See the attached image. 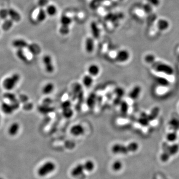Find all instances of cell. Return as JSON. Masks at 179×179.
Returning a JSON list of instances; mask_svg holds the SVG:
<instances>
[{
  "instance_id": "cell-1",
  "label": "cell",
  "mask_w": 179,
  "mask_h": 179,
  "mask_svg": "<svg viewBox=\"0 0 179 179\" xmlns=\"http://www.w3.org/2000/svg\"><path fill=\"white\" fill-rule=\"evenodd\" d=\"M138 148V144L136 142H130L127 145L116 143L112 145L111 151L114 154H127L129 152H135Z\"/></svg>"
},
{
  "instance_id": "cell-2",
  "label": "cell",
  "mask_w": 179,
  "mask_h": 179,
  "mask_svg": "<svg viewBox=\"0 0 179 179\" xmlns=\"http://www.w3.org/2000/svg\"><path fill=\"white\" fill-rule=\"evenodd\" d=\"M20 79V76L18 73H14L10 76L8 77L3 82V86L7 91L13 90L16 87Z\"/></svg>"
},
{
  "instance_id": "cell-3",
  "label": "cell",
  "mask_w": 179,
  "mask_h": 179,
  "mask_svg": "<svg viewBox=\"0 0 179 179\" xmlns=\"http://www.w3.org/2000/svg\"><path fill=\"white\" fill-rule=\"evenodd\" d=\"M55 164L52 161H48L43 163L37 170V174L40 177H46L56 169Z\"/></svg>"
},
{
  "instance_id": "cell-4",
  "label": "cell",
  "mask_w": 179,
  "mask_h": 179,
  "mask_svg": "<svg viewBox=\"0 0 179 179\" xmlns=\"http://www.w3.org/2000/svg\"><path fill=\"white\" fill-rule=\"evenodd\" d=\"M151 65L152 68L158 72L163 73L168 75H171L174 73V70L172 67L160 61H157L155 60Z\"/></svg>"
},
{
  "instance_id": "cell-5",
  "label": "cell",
  "mask_w": 179,
  "mask_h": 179,
  "mask_svg": "<svg viewBox=\"0 0 179 179\" xmlns=\"http://www.w3.org/2000/svg\"><path fill=\"white\" fill-rule=\"evenodd\" d=\"M42 63L44 69L48 74H52L55 71V66L54 64L52 57L49 54H46L42 58Z\"/></svg>"
},
{
  "instance_id": "cell-6",
  "label": "cell",
  "mask_w": 179,
  "mask_h": 179,
  "mask_svg": "<svg viewBox=\"0 0 179 179\" xmlns=\"http://www.w3.org/2000/svg\"><path fill=\"white\" fill-rule=\"evenodd\" d=\"M130 54L127 49H121L116 52L115 60L119 63H125L129 59Z\"/></svg>"
},
{
  "instance_id": "cell-7",
  "label": "cell",
  "mask_w": 179,
  "mask_h": 179,
  "mask_svg": "<svg viewBox=\"0 0 179 179\" xmlns=\"http://www.w3.org/2000/svg\"><path fill=\"white\" fill-rule=\"evenodd\" d=\"M163 151L167 152L171 156L175 155L178 153L179 150V145L178 144H173L169 145L166 142L162 144Z\"/></svg>"
},
{
  "instance_id": "cell-8",
  "label": "cell",
  "mask_w": 179,
  "mask_h": 179,
  "mask_svg": "<svg viewBox=\"0 0 179 179\" xmlns=\"http://www.w3.org/2000/svg\"><path fill=\"white\" fill-rule=\"evenodd\" d=\"M70 133L72 135L76 137H79L84 135L85 133V129L82 124H74L72 125L70 129Z\"/></svg>"
},
{
  "instance_id": "cell-9",
  "label": "cell",
  "mask_w": 179,
  "mask_h": 179,
  "mask_svg": "<svg viewBox=\"0 0 179 179\" xmlns=\"http://www.w3.org/2000/svg\"><path fill=\"white\" fill-rule=\"evenodd\" d=\"M86 171L84 164H79L74 167L71 172V176L75 178H79L83 176L84 172Z\"/></svg>"
},
{
  "instance_id": "cell-10",
  "label": "cell",
  "mask_w": 179,
  "mask_h": 179,
  "mask_svg": "<svg viewBox=\"0 0 179 179\" xmlns=\"http://www.w3.org/2000/svg\"><path fill=\"white\" fill-rule=\"evenodd\" d=\"M95 47V43L94 38L92 37H87L85 41V49L86 52L91 54L93 52Z\"/></svg>"
},
{
  "instance_id": "cell-11",
  "label": "cell",
  "mask_w": 179,
  "mask_h": 179,
  "mask_svg": "<svg viewBox=\"0 0 179 179\" xmlns=\"http://www.w3.org/2000/svg\"><path fill=\"white\" fill-rule=\"evenodd\" d=\"M87 71L88 74L93 77L98 76L100 73V67L97 64H91L88 67Z\"/></svg>"
},
{
  "instance_id": "cell-12",
  "label": "cell",
  "mask_w": 179,
  "mask_h": 179,
  "mask_svg": "<svg viewBox=\"0 0 179 179\" xmlns=\"http://www.w3.org/2000/svg\"><path fill=\"white\" fill-rule=\"evenodd\" d=\"M55 90V85L52 82H48L42 88V93L44 95H49Z\"/></svg>"
},
{
  "instance_id": "cell-13",
  "label": "cell",
  "mask_w": 179,
  "mask_h": 179,
  "mask_svg": "<svg viewBox=\"0 0 179 179\" xmlns=\"http://www.w3.org/2000/svg\"><path fill=\"white\" fill-rule=\"evenodd\" d=\"M141 88L139 86H135L131 90L129 93V97L133 100L137 99L141 93Z\"/></svg>"
},
{
  "instance_id": "cell-14",
  "label": "cell",
  "mask_w": 179,
  "mask_h": 179,
  "mask_svg": "<svg viewBox=\"0 0 179 179\" xmlns=\"http://www.w3.org/2000/svg\"><path fill=\"white\" fill-rule=\"evenodd\" d=\"M83 85L87 88L91 87L94 83V77L89 74L84 76L82 80Z\"/></svg>"
},
{
  "instance_id": "cell-15",
  "label": "cell",
  "mask_w": 179,
  "mask_h": 179,
  "mask_svg": "<svg viewBox=\"0 0 179 179\" xmlns=\"http://www.w3.org/2000/svg\"><path fill=\"white\" fill-rule=\"evenodd\" d=\"M1 109L3 112L7 115H10L13 113L16 110L14 109L13 106L11 103H8L6 102L3 103L1 105Z\"/></svg>"
},
{
  "instance_id": "cell-16",
  "label": "cell",
  "mask_w": 179,
  "mask_h": 179,
  "mask_svg": "<svg viewBox=\"0 0 179 179\" xmlns=\"http://www.w3.org/2000/svg\"><path fill=\"white\" fill-rule=\"evenodd\" d=\"M158 30L161 31H165L169 29L170 26V23L168 20L165 19H159L157 23Z\"/></svg>"
},
{
  "instance_id": "cell-17",
  "label": "cell",
  "mask_w": 179,
  "mask_h": 179,
  "mask_svg": "<svg viewBox=\"0 0 179 179\" xmlns=\"http://www.w3.org/2000/svg\"><path fill=\"white\" fill-rule=\"evenodd\" d=\"M13 46L17 49H23L27 48L29 43L25 41L22 39H18L13 41Z\"/></svg>"
},
{
  "instance_id": "cell-18",
  "label": "cell",
  "mask_w": 179,
  "mask_h": 179,
  "mask_svg": "<svg viewBox=\"0 0 179 179\" xmlns=\"http://www.w3.org/2000/svg\"><path fill=\"white\" fill-rule=\"evenodd\" d=\"M139 124L142 125L143 127H146L149 125L150 120L149 119V116L146 112H142L140 115L138 119Z\"/></svg>"
},
{
  "instance_id": "cell-19",
  "label": "cell",
  "mask_w": 179,
  "mask_h": 179,
  "mask_svg": "<svg viewBox=\"0 0 179 179\" xmlns=\"http://www.w3.org/2000/svg\"><path fill=\"white\" fill-rule=\"evenodd\" d=\"M20 129V125L18 122L12 123L8 128V133L11 136H16L18 134Z\"/></svg>"
},
{
  "instance_id": "cell-20",
  "label": "cell",
  "mask_w": 179,
  "mask_h": 179,
  "mask_svg": "<svg viewBox=\"0 0 179 179\" xmlns=\"http://www.w3.org/2000/svg\"><path fill=\"white\" fill-rule=\"evenodd\" d=\"M8 17L14 22H18L20 21L21 19V16L17 11L13 8H9L8 9Z\"/></svg>"
},
{
  "instance_id": "cell-21",
  "label": "cell",
  "mask_w": 179,
  "mask_h": 179,
  "mask_svg": "<svg viewBox=\"0 0 179 179\" xmlns=\"http://www.w3.org/2000/svg\"><path fill=\"white\" fill-rule=\"evenodd\" d=\"M28 51L32 55H37L41 53V49L40 46L36 43L29 44L27 47Z\"/></svg>"
},
{
  "instance_id": "cell-22",
  "label": "cell",
  "mask_w": 179,
  "mask_h": 179,
  "mask_svg": "<svg viewBox=\"0 0 179 179\" xmlns=\"http://www.w3.org/2000/svg\"><path fill=\"white\" fill-rule=\"evenodd\" d=\"M45 9L48 16H52V17L55 16L57 12V8L56 6L53 4H48L46 7Z\"/></svg>"
},
{
  "instance_id": "cell-23",
  "label": "cell",
  "mask_w": 179,
  "mask_h": 179,
  "mask_svg": "<svg viewBox=\"0 0 179 179\" xmlns=\"http://www.w3.org/2000/svg\"><path fill=\"white\" fill-rule=\"evenodd\" d=\"M99 26H98L97 23H91V31H92V35H93L94 38H98V37H100L101 29H99Z\"/></svg>"
},
{
  "instance_id": "cell-24",
  "label": "cell",
  "mask_w": 179,
  "mask_h": 179,
  "mask_svg": "<svg viewBox=\"0 0 179 179\" xmlns=\"http://www.w3.org/2000/svg\"><path fill=\"white\" fill-rule=\"evenodd\" d=\"M169 125L172 131L177 132L179 130V119L176 118H172L169 122Z\"/></svg>"
},
{
  "instance_id": "cell-25",
  "label": "cell",
  "mask_w": 179,
  "mask_h": 179,
  "mask_svg": "<svg viewBox=\"0 0 179 179\" xmlns=\"http://www.w3.org/2000/svg\"><path fill=\"white\" fill-rule=\"evenodd\" d=\"M47 16H48L46 12L45 8H40L38 12V15L36 18V21L39 23H42L44 22L46 19Z\"/></svg>"
},
{
  "instance_id": "cell-26",
  "label": "cell",
  "mask_w": 179,
  "mask_h": 179,
  "mask_svg": "<svg viewBox=\"0 0 179 179\" xmlns=\"http://www.w3.org/2000/svg\"><path fill=\"white\" fill-rule=\"evenodd\" d=\"M159 112H160V108L158 106H155L152 109L150 113L148 114L150 122L154 121L158 117Z\"/></svg>"
},
{
  "instance_id": "cell-27",
  "label": "cell",
  "mask_w": 179,
  "mask_h": 179,
  "mask_svg": "<svg viewBox=\"0 0 179 179\" xmlns=\"http://www.w3.org/2000/svg\"><path fill=\"white\" fill-rule=\"evenodd\" d=\"M16 54H17V57L23 62H28L29 61V59L26 56V54L24 52V49H18L17 50Z\"/></svg>"
},
{
  "instance_id": "cell-28",
  "label": "cell",
  "mask_w": 179,
  "mask_h": 179,
  "mask_svg": "<svg viewBox=\"0 0 179 179\" xmlns=\"http://www.w3.org/2000/svg\"><path fill=\"white\" fill-rule=\"evenodd\" d=\"M13 20H12L11 19H5L2 25V28L3 30H4V31L9 30L13 25Z\"/></svg>"
},
{
  "instance_id": "cell-29",
  "label": "cell",
  "mask_w": 179,
  "mask_h": 179,
  "mask_svg": "<svg viewBox=\"0 0 179 179\" xmlns=\"http://www.w3.org/2000/svg\"><path fill=\"white\" fill-rule=\"evenodd\" d=\"M60 23L61 24H63V25H69L73 22V19H72L70 17H68L65 14H64L61 16L60 18Z\"/></svg>"
},
{
  "instance_id": "cell-30",
  "label": "cell",
  "mask_w": 179,
  "mask_h": 179,
  "mask_svg": "<svg viewBox=\"0 0 179 179\" xmlns=\"http://www.w3.org/2000/svg\"><path fill=\"white\" fill-rule=\"evenodd\" d=\"M95 101H96V96L95 95L91 94L87 99V105L89 108H92L95 105Z\"/></svg>"
},
{
  "instance_id": "cell-31",
  "label": "cell",
  "mask_w": 179,
  "mask_h": 179,
  "mask_svg": "<svg viewBox=\"0 0 179 179\" xmlns=\"http://www.w3.org/2000/svg\"><path fill=\"white\" fill-rule=\"evenodd\" d=\"M86 170L87 172H92L95 168V163L92 160H89L84 163Z\"/></svg>"
},
{
  "instance_id": "cell-32",
  "label": "cell",
  "mask_w": 179,
  "mask_h": 179,
  "mask_svg": "<svg viewBox=\"0 0 179 179\" xmlns=\"http://www.w3.org/2000/svg\"><path fill=\"white\" fill-rule=\"evenodd\" d=\"M70 29L69 25H63L61 24L59 29V32L60 34L63 35H66L69 34Z\"/></svg>"
},
{
  "instance_id": "cell-33",
  "label": "cell",
  "mask_w": 179,
  "mask_h": 179,
  "mask_svg": "<svg viewBox=\"0 0 179 179\" xmlns=\"http://www.w3.org/2000/svg\"><path fill=\"white\" fill-rule=\"evenodd\" d=\"M123 167V164L120 160H116L112 165V169L115 171H119L122 170Z\"/></svg>"
},
{
  "instance_id": "cell-34",
  "label": "cell",
  "mask_w": 179,
  "mask_h": 179,
  "mask_svg": "<svg viewBox=\"0 0 179 179\" xmlns=\"http://www.w3.org/2000/svg\"><path fill=\"white\" fill-rule=\"evenodd\" d=\"M166 138H167V140L169 142H174L177 138V132L172 131V132L168 133L166 136Z\"/></svg>"
},
{
  "instance_id": "cell-35",
  "label": "cell",
  "mask_w": 179,
  "mask_h": 179,
  "mask_svg": "<svg viewBox=\"0 0 179 179\" xmlns=\"http://www.w3.org/2000/svg\"><path fill=\"white\" fill-rule=\"evenodd\" d=\"M63 110V115L66 118H70L73 116V111L71 107L65 108V109H62Z\"/></svg>"
},
{
  "instance_id": "cell-36",
  "label": "cell",
  "mask_w": 179,
  "mask_h": 179,
  "mask_svg": "<svg viewBox=\"0 0 179 179\" xmlns=\"http://www.w3.org/2000/svg\"><path fill=\"white\" fill-rule=\"evenodd\" d=\"M86 18V14L82 11H78L75 12V19L78 21H82Z\"/></svg>"
},
{
  "instance_id": "cell-37",
  "label": "cell",
  "mask_w": 179,
  "mask_h": 179,
  "mask_svg": "<svg viewBox=\"0 0 179 179\" xmlns=\"http://www.w3.org/2000/svg\"><path fill=\"white\" fill-rule=\"evenodd\" d=\"M114 93L117 98H121V99L124 97V94H125V91L124 89L122 87L116 88L114 91Z\"/></svg>"
},
{
  "instance_id": "cell-38",
  "label": "cell",
  "mask_w": 179,
  "mask_h": 179,
  "mask_svg": "<svg viewBox=\"0 0 179 179\" xmlns=\"http://www.w3.org/2000/svg\"><path fill=\"white\" fill-rule=\"evenodd\" d=\"M4 97L6 98V99L9 100L10 103H13V102L18 100L16 98V95L12 93H10V92H8V93L5 94Z\"/></svg>"
},
{
  "instance_id": "cell-39",
  "label": "cell",
  "mask_w": 179,
  "mask_h": 179,
  "mask_svg": "<svg viewBox=\"0 0 179 179\" xmlns=\"http://www.w3.org/2000/svg\"><path fill=\"white\" fill-rule=\"evenodd\" d=\"M157 82L162 86H168L170 85V83L169 81L165 79L164 78L162 77H157L156 79Z\"/></svg>"
},
{
  "instance_id": "cell-40",
  "label": "cell",
  "mask_w": 179,
  "mask_h": 179,
  "mask_svg": "<svg viewBox=\"0 0 179 179\" xmlns=\"http://www.w3.org/2000/svg\"><path fill=\"white\" fill-rule=\"evenodd\" d=\"M120 108H121V111L123 113H127L129 109V106L128 105V103L125 101H122V103L119 105Z\"/></svg>"
},
{
  "instance_id": "cell-41",
  "label": "cell",
  "mask_w": 179,
  "mask_h": 179,
  "mask_svg": "<svg viewBox=\"0 0 179 179\" xmlns=\"http://www.w3.org/2000/svg\"><path fill=\"white\" fill-rule=\"evenodd\" d=\"M8 17V9L6 8H2L0 10V18L2 19H7Z\"/></svg>"
},
{
  "instance_id": "cell-42",
  "label": "cell",
  "mask_w": 179,
  "mask_h": 179,
  "mask_svg": "<svg viewBox=\"0 0 179 179\" xmlns=\"http://www.w3.org/2000/svg\"><path fill=\"white\" fill-rule=\"evenodd\" d=\"M170 156L171 155H170L167 152L163 151V153L161 154V156H160V159L161 161L163 162H166L168 161Z\"/></svg>"
},
{
  "instance_id": "cell-43",
  "label": "cell",
  "mask_w": 179,
  "mask_h": 179,
  "mask_svg": "<svg viewBox=\"0 0 179 179\" xmlns=\"http://www.w3.org/2000/svg\"><path fill=\"white\" fill-rule=\"evenodd\" d=\"M49 4V0H38L37 1V5L40 8H46Z\"/></svg>"
},
{
  "instance_id": "cell-44",
  "label": "cell",
  "mask_w": 179,
  "mask_h": 179,
  "mask_svg": "<svg viewBox=\"0 0 179 179\" xmlns=\"http://www.w3.org/2000/svg\"><path fill=\"white\" fill-rule=\"evenodd\" d=\"M155 60V56H154L153 54H147V55L145 57V61L147 62V63H148L150 64L152 63H153Z\"/></svg>"
},
{
  "instance_id": "cell-45",
  "label": "cell",
  "mask_w": 179,
  "mask_h": 179,
  "mask_svg": "<svg viewBox=\"0 0 179 179\" xmlns=\"http://www.w3.org/2000/svg\"><path fill=\"white\" fill-rule=\"evenodd\" d=\"M143 10L145 13H150L153 10V7L147 3L143 5Z\"/></svg>"
},
{
  "instance_id": "cell-46",
  "label": "cell",
  "mask_w": 179,
  "mask_h": 179,
  "mask_svg": "<svg viewBox=\"0 0 179 179\" xmlns=\"http://www.w3.org/2000/svg\"><path fill=\"white\" fill-rule=\"evenodd\" d=\"M147 3L151 5L152 7H158L160 4V0H146Z\"/></svg>"
},
{
  "instance_id": "cell-47",
  "label": "cell",
  "mask_w": 179,
  "mask_h": 179,
  "mask_svg": "<svg viewBox=\"0 0 179 179\" xmlns=\"http://www.w3.org/2000/svg\"><path fill=\"white\" fill-rule=\"evenodd\" d=\"M61 107H62V109L71 107V103L70 101L65 100V101H63L61 104Z\"/></svg>"
},
{
  "instance_id": "cell-48",
  "label": "cell",
  "mask_w": 179,
  "mask_h": 179,
  "mask_svg": "<svg viewBox=\"0 0 179 179\" xmlns=\"http://www.w3.org/2000/svg\"><path fill=\"white\" fill-rule=\"evenodd\" d=\"M28 99H29V98H28V97H27L26 95H21L19 100L22 101V102L25 103V102L28 101Z\"/></svg>"
},
{
  "instance_id": "cell-49",
  "label": "cell",
  "mask_w": 179,
  "mask_h": 179,
  "mask_svg": "<svg viewBox=\"0 0 179 179\" xmlns=\"http://www.w3.org/2000/svg\"><path fill=\"white\" fill-rule=\"evenodd\" d=\"M0 179H3V178H2V177H0Z\"/></svg>"
},
{
  "instance_id": "cell-50",
  "label": "cell",
  "mask_w": 179,
  "mask_h": 179,
  "mask_svg": "<svg viewBox=\"0 0 179 179\" xmlns=\"http://www.w3.org/2000/svg\"><path fill=\"white\" fill-rule=\"evenodd\" d=\"M0 121H1V118H0Z\"/></svg>"
}]
</instances>
